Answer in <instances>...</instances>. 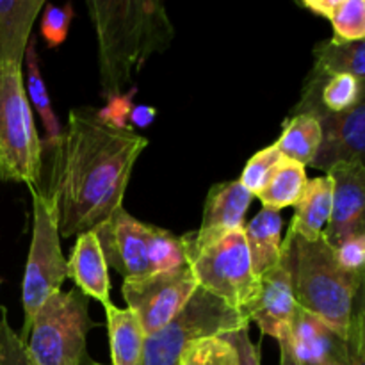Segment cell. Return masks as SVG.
Returning a JSON list of instances; mask_svg holds the SVG:
<instances>
[{
    "label": "cell",
    "mask_w": 365,
    "mask_h": 365,
    "mask_svg": "<svg viewBox=\"0 0 365 365\" xmlns=\"http://www.w3.org/2000/svg\"><path fill=\"white\" fill-rule=\"evenodd\" d=\"M146 146L141 134L106 125L89 107L71 110L59 138L43 141L41 189L56 210L59 235L95 230L123 207L132 170Z\"/></svg>",
    "instance_id": "obj_1"
},
{
    "label": "cell",
    "mask_w": 365,
    "mask_h": 365,
    "mask_svg": "<svg viewBox=\"0 0 365 365\" xmlns=\"http://www.w3.org/2000/svg\"><path fill=\"white\" fill-rule=\"evenodd\" d=\"M89 18L98 43L100 93L123 95L132 73L173 39V25L163 2L148 0H88Z\"/></svg>",
    "instance_id": "obj_2"
},
{
    "label": "cell",
    "mask_w": 365,
    "mask_h": 365,
    "mask_svg": "<svg viewBox=\"0 0 365 365\" xmlns=\"http://www.w3.org/2000/svg\"><path fill=\"white\" fill-rule=\"evenodd\" d=\"M296 305L346 339L359 292L360 274L346 271L335 250L324 241H305L287 234Z\"/></svg>",
    "instance_id": "obj_3"
},
{
    "label": "cell",
    "mask_w": 365,
    "mask_h": 365,
    "mask_svg": "<svg viewBox=\"0 0 365 365\" xmlns=\"http://www.w3.org/2000/svg\"><path fill=\"white\" fill-rule=\"evenodd\" d=\"M0 180L43 184V141L36 132L21 68L0 66Z\"/></svg>",
    "instance_id": "obj_4"
},
{
    "label": "cell",
    "mask_w": 365,
    "mask_h": 365,
    "mask_svg": "<svg viewBox=\"0 0 365 365\" xmlns=\"http://www.w3.org/2000/svg\"><path fill=\"white\" fill-rule=\"evenodd\" d=\"M89 298L77 287L50 296L32 321L27 349L36 365H100L88 353Z\"/></svg>",
    "instance_id": "obj_5"
},
{
    "label": "cell",
    "mask_w": 365,
    "mask_h": 365,
    "mask_svg": "<svg viewBox=\"0 0 365 365\" xmlns=\"http://www.w3.org/2000/svg\"><path fill=\"white\" fill-rule=\"evenodd\" d=\"M32 195V241L21 282L24 303V328L18 335L27 342L32 321L43 303L61 291L68 274V260L64 259L59 241L56 210L41 187L29 189Z\"/></svg>",
    "instance_id": "obj_6"
},
{
    "label": "cell",
    "mask_w": 365,
    "mask_h": 365,
    "mask_svg": "<svg viewBox=\"0 0 365 365\" xmlns=\"http://www.w3.org/2000/svg\"><path fill=\"white\" fill-rule=\"evenodd\" d=\"M250 327V319L210 292L196 289L171 323L145 337L141 365H178L189 344Z\"/></svg>",
    "instance_id": "obj_7"
},
{
    "label": "cell",
    "mask_w": 365,
    "mask_h": 365,
    "mask_svg": "<svg viewBox=\"0 0 365 365\" xmlns=\"http://www.w3.org/2000/svg\"><path fill=\"white\" fill-rule=\"evenodd\" d=\"M185 253L198 287L248 316L259 298L260 280L253 273L245 228Z\"/></svg>",
    "instance_id": "obj_8"
},
{
    "label": "cell",
    "mask_w": 365,
    "mask_h": 365,
    "mask_svg": "<svg viewBox=\"0 0 365 365\" xmlns=\"http://www.w3.org/2000/svg\"><path fill=\"white\" fill-rule=\"evenodd\" d=\"M196 289L198 282L191 264L185 262L163 273L123 280L121 294L127 309L134 312L141 323L145 335H152L178 316Z\"/></svg>",
    "instance_id": "obj_9"
},
{
    "label": "cell",
    "mask_w": 365,
    "mask_h": 365,
    "mask_svg": "<svg viewBox=\"0 0 365 365\" xmlns=\"http://www.w3.org/2000/svg\"><path fill=\"white\" fill-rule=\"evenodd\" d=\"M150 227L152 225L135 220L121 207L106 223L95 228L107 266H113L123 280L153 273L150 264Z\"/></svg>",
    "instance_id": "obj_10"
},
{
    "label": "cell",
    "mask_w": 365,
    "mask_h": 365,
    "mask_svg": "<svg viewBox=\"0 0 365 365\" xmlns=\"http://www.w3.org/2000/svg\"><path fill=\"white\" fill-rule=\"evenodd\" d=\"M294 310L296 298L292 285L291 252L287 239H284L280 264L260 278L259 298L250 307L248 317L250 323L253 321L259 327L260 334L269 335L280 342L289 339Z\"/></svg>",
    "instance_id": "obj_11"
},
{
    "label": "cell",
    "mask_w": 365,
    "mask_h": 365,
    "mask_svg": "<svg viewBox=\"0 0 365 365\" xmlns=\"http://www.w3.org/2000/svg\"><path fill=\"white\" fill-rule=\"evenodd\" d=\"M324 175L334 182V205L323 239L335 248L344 239L365 234V166L339 163Z\"/></svg>",
    "instance_id": "obj_12"
},
{
    "label": "cell",
    "mask_w": 365,
    "mask_h": 365,
    "mask_svg": "<svg viewBox=\"0 0 365 365\" xmlns=\"http://www.w3.org/2000/svg\"><path fill=\"white\" fill-rule=\"evenodd\" d=\"M253 196L239 180L221 182L207 192L203 217L198 232L184 235L185 252L203 248L230 232L245 228V216L252 205Z\"/></svg>",
    "instance_id": "obj_13"
},
{
    "label": "cell",
    "mask_w": 365,
    "mask_h": 365,
    "mask_svg": "<svg viewBox=\"0 0 365 365\" xmlns=\"http://www.w3.org/2000/svg\"><path fill=\"white\" fill-rule=\"evenodd\" d=\"M323 139L310 168L327 173L339 163H362L365 166V93L359 103L342 114H324Z\"/></svg>",
    "instance_id": "obj_14"
},
{
    "label": "cell",
    "mask_w": 365,
    "mask_h": 365,
    "mask_svg": "<svg viewBox=\"0 0 365 365\" xmlns=\"http://www.w3.org/2000/svg\"><path fill=\"white\" fill-rule=\"evenodd\" d=\"M285 341L302 365H342L346 359L344 339L298 305Z\"/></svg>",
    "instance_id": "obj_15"
},
{
    "label": "cell",
    "mask_w": 365,
    "mask_h": 365,
    "mask_svg": "<svg viewBox=\"0 0 365 365\" xmlns=\"http://www.w3.org/2000/svg\"><path fill=\"white\" fill-rule=\"evenodd\" d=\"M68 274L75 282V287L88 298L96 299L102 305L110 302L109 266L95 230L77 235L68 260Z\"/></svg>",
    "instance_id": "obj_16"
},
{
    "label": "cell",
    "mask_w": 365,
    "mask_h": 365,
    "mask_svg": "<svg viewBox=\"0 0 365 365\" xmlns=\"http://www.w3.org/2000/svg\"><path fill=\"white\" fill-rule=\"evenodd\" d=\"M43 0H0V66H24L31 31Z\"/></svg>",
    "instance_id": "obj_17"
},
{
    "label": "cell",
    "mask_w": 365,
    "mask_h": 365,
    "mask_svg": "<svg viewBox=\"0 0 365 365\" xmlns=\"http://www.w3.org/2000/svg\"><path fill=\"white\" fill-rule=\"evenodd\" d=\"M334 205V182L328 175L309 180L305 192L294 205L291 228L287 234L305 241H317L323 237L331 216Z\"/></svg>",
    "instance_id": "obj_18"
},
{
    "label": "cell",
    "mask_w": 365,
    "mask_h": 365,
    "mask_svg": "<svg viewBox=\"0 0 365 365\" xmlns=\"http://www.w3.org/2000/svg\"><path fill=\"white\" fill-rule=\"evenodd\" d=\"M282 228L284 217L278 210L262 207L255 217L245 227L250 260L255 277L262 278L267 271L277 267L282 260Z\"/></svg>",
    "instance_id": "obj_19"
},
{
    "label": "cell",
    "mask_w": 365,
    "mask_h": 365,
    "mask_svg": "<svg viewBox=\"0 0 365 365\" xmlns=\"http://www.w3.org/2000/svg\"><path fill=\"white\" fill-rule=\"evenodd\" d=\"M109 335L110 362L113 365H141L145 351V331L134 312L120 309L114 303L103 305Z\"/></svg>",
    "instance_id": "obj_20"
},
{
    "label": "cell",
    "mask_w": 365,
    "mask_h": 365,
    "mask_svg": "<svg viewBox=\"0 0 365 365\" xmlns=\"http://www.w3.org/2000/svg\"><path fill=\"white\" fill-rule=\"evenodd\" d=\"M307 184V168L282 155L257 198L262 202V207L280 212L285 207H294L299 202Z\"/></svg>",
    "instance_id": "obj_21"
},
{
    "label": "cell",
    "mask_w": 365,
    "mask_h": 365,
    "mask_svg": "<svg viewBox=\"0 0 365 365\" xmlns=\"http://www.w3.org/2000/svg\"><path fill=\"white\" fill-rule=\"evenodd\" d=\"M321 139H323V130H321V121L316 116L292 114L289 120H285L282 135L274 146L282 155L307 168L316 159Z\"/></svg>",
    "instance_id": "obj_22"
},
{
    "label": "cell",
    "mask_w": 365,
    "mask_h": 365,
    "mask_svg": "<svg viewBox=\"0 0 365 365\" xmlns=\"http://www.w3.org/2000/svg\"><path fill=\"white\" fill-rule=\"evenodd\" d=\"M302 6L330 21L334 41L365 39V0H305Z\"/></svg>",
    "instance_id": "obj_23"
},
{
    "label": "cell",
    "mask_w": 365,
    "mask_h": 365,
    "mask_svg": "<svg viewBox=\"0 0 365 365\" xmlns=\"http://www.w3.org/2000/svg\"><path fill=\"white\" fill-rule=\"evenodd\" d=\"M310 73L327 77L349 73L365 82V39L360 41H321L314 48V64Z\"/></svg>",
    "instance_id": "obj_24"
},
{
    "label": "cell",
    "mask_w": 365,
    "mask_h": 365,
    "mask_svg": "<svg viewBox=\"0 0 365 365\" xmlns=\"http://www.w3.org/2000/svg\"><path fill=\"white\" fill-rule=\"evenodd\" d=\"M25 81H27V91H29V102L34 106L36 113L41 118V123L46 132V141H56L61 135L63 128H61L59 120H57L56 113L50 103L48 91H46L45 81L41 75V66H39V56L36 50V39L32 38L29 41L27 50H25Z\"/></svg>",
    "instance_id": "obj_25"
},
{
    "label": "cell",
    "mask_w": 365,
    "mask_h": 365,
    "mask_svg": "<svg viewBox=\"0 0 365 365\" xmlns=\"http://www.w3.org/2000/svg\"><path fill=\"white\" fill-rule=\"evenodd\" d=\"M187 262V253L182 237L159 227H150V264L153 273L175 269Z\"/></svg>",
    "instance_id": "obj_26"
},
{
    "label": "cell",
    "mask_w": 365,
    "mask_h": 365,
    "mask_svg": "<svg viewBox=\"0 0 365 365\" xmlns=\"http://www.w3.org/2000/svg\"><path fill=\"white\" fill-rule=\"evenodd\" d=\"M178 365H239L237 351L221 335L189 344Z\"/></svg>",
    "instance_id": "obj_27"
},
{
    "label": "cell",
    "mask_w": 365,
    "mask_h": 365,
    "mask_svg": "<svg viewBox=\"0 0 365 365\" xmlns=\"http://www.w3.org/2000/svg\"><path fill=\"white\" fill-rule=\"evenodd\" d=\"M282 159V153L278 152V148L274 145L267 146V148L257 152L252 159L248 160V164L242 170L241 182L242 187L250 192L252 196H259L260 191L266 185L267 178H269L271 171L277 166L278 160Z\"/></svg>",
    "instance_id": "obj_28"
},
{
    "label": "cell",
    "mask_w": 365,
    "mask_h": 365,
    "mask_svg": "<svg viewBox=\"0 0 365 365\" xmlns=\"http://www.w3.org/2000/svg\"><path fill=\"white\" fill-rule=\"evenodd\" d=\"M73 16L75 11L71 4H64V6L46 4L41 18V34L50 48H57L63 45L64 39L68 38Z\"/></svg>",
    "instance_id": "obj_29"
},
{
    "label": "cell",
    "mask_w": 365,
    "mask_h": 365,
    "mask_svg": "<svg viewBox=\"0 0 365 365\" xmlns=\"http://www.w3.org/2000/svg\"><path fill=\"white\" fill-rule=\"evenodd\" d=\"M0 365H36L27 344L11 328L7 309L0 305Z\"/></svg>",
    "instance_id": "obj_30"
},
{
    "label": "cell",
    "mask_w": 365,
    "mask_h": 365,
    "mask_svg": "<svg viewBox=\"0 0 365 365\" xmlns=\"http://www.w3.org/2000/svg\"><path fill=\"white\" fill-rule=\"evenodd\" d=\"M344 341L346 359L342 365H365V317L359 307H353L351 324Z\"/></svg>",
    "instance_id": "obj_31"
},
{
    "label": "cell",
    "mask_w": 365,
    "mask_h": 365,
    "mask_svg": "<svg viewBox=\"0 0 365 365\" xmlns=\"http://www.w3.org/2000/svg\"><path fill=\"white\" fill-rule=\"evenodd\" d=\"M335 257L346 271L353 274L365 273V234L353 235L335 246Z\"/></svg>",
    "instance_id": "obj_32"
},
{
    "label": "cell",
    "mask_w": 365,
    "mask_h": 365,
    "mask_svg": "<svg viewBox=\"0 0 365 365\" xmlns=\"http://www.w3.org/2000/svg\"><path fill=\"white\" fill-rule=\"evenodd\" d=\"M135 89H132L127 95H118L107 100V106L102 110H96L100 120L106 125L116 128H130L128 121H130L132 113V96H134Z\"/></svg>",
    "instance_id": "obj_33"
},
{
    "label": "cell",
    "mask_w": 365,
    "mask_h": 365,
    "mask_svg": "<svg viewBox=\"0 0 365 365\" xmlns=\"http://www.w3.org/2000/svg\"><path fill=\"white\" fill-rule=\"evenodd\" d=\"M227 339L237 351L239 365H260V346L253 344L250 339V327H242L239 330L227 331L221 335Z\"/></svg>",
    "instance_id": "obj_34"
},
{
    "label": "cell",
    "mask_w": 365,
    "mask_h": 365,
    "mask_svg": "<svg viewBox=\"0 0 365 365\" xmlns=\"http://www.w3.org/2000/svg\"><path fill=\"white\" fill-rule=\"evenodd\" d=\"M155 114H157V110L153 109V107L134 106L132 107V113H130V121H132V125H135V127H139V128L148 127V125H152L153 120H155Z\"/></svg>",
    "instance_id": "obj_35"
},
{
    "label": "cell",
    "mask_w": 365,
    "mask_h": 365,
    "mask_svg": "<svg viewBox=\"0 0 365 365\" xmlns=\"http://www.w3.org/2000/svg\"><path fill=\"white\" fill-rule=\"evenodd\" d=\"M278 344H280V365H302L294 356V353H292L287 341H280Z\"/></svg>",
    "instance_id": "obj_36"
},
{
    "label": "cell",
    "mask_w": 365,
    "mask_h": 365,
    "mask_svg": "<svg viewBox=\"0 0 365 365\" xmlns=\"http://www.w3.org/2000/svg\"><path fill=\"white\" fill-rule=\"evenodd\" d=\"M355 307H359L360 312H362L365 317V274H362V280H360V287L355 298Z\"/></svg>",
    "instance_id": "obj_37"
},
{
    "label": "cell",
    "mask_w": 365,
    "mask_h": 365,
    "mask_svg": "<svg viewBox=\"0 0 365 365\" xmlns=\"http://www.w3.org/2000/svg\"><path fill=\"white\" fill-rule=\"evenodd\" d=\"M0 285H2V278H0Z\"/></svg>",
    "instance_id": "obj_38"
},
{
    "label": "cell",
    "mask_w": 365,
    "mask_h": 365,
    "mask_svg": "<svg viewBox=\"0 0 365 365\" xmlns=\"http://www.w3.org/2000/svg\"><path fill=\"white\" fill-rule=\"evenodd\" d=\"M364 274H365V273H364Z\"/></svg>",
    "instance_id": "obj_39"
}]
</instances>
